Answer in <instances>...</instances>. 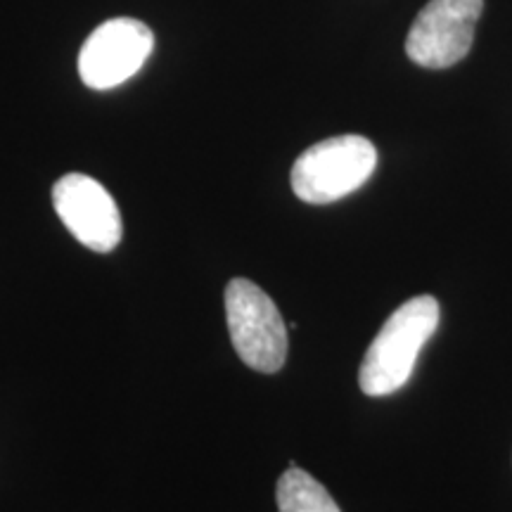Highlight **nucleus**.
<instances>
[{"instance_id":"1","label":"nucleus","mask_w":512,"mask_h":512,"mask_svg":"<svg viewBox=\"0 0 512 512\" xmlns=\"http://www.w3.org/2000/svg\"><path fill=\"white\" fill-rule=\"evenodd\" d=\"M439 325V302L430 294L401 304L377 332L361 363L358 384L368 396H389L411 380L422 347Z\"/></svg>"},{"instance_id":"2","label":"nucleus","mask_w":512,"mask_h":512,"mask_svg":"<svg viewBox=\"0 0 512 512\" xmlns=\"http://www.w3.org/2000/svg\"><path fill=\"white\" fill-rule=\"evenodd\" d=\"M377 150L363 136H337L302 152L292 166V190L306 204H332L373 176Z\"/></svg>"},{"instance_id":"3","label":"nucleus","mask_w":512,"mask_h":512,"mask_svg":"<svg viewBox=\"0 0 512 512\" xmlns=\"http://www.w3.org/2000/svg\"><path fill=\"white\" fill-rule=\"evenodd\" d=\"M226 320L230 342L242 363L259 373H278L287 358V328L278 306L247 278L226 287Z\"/></svg>"},{"instance_id":"4","label":"nucleus","mask_w":512,"mask_h":512,"mask_svg":"<svg viewBox=\"0 0 512 512\" xmlns=\"http://www.w3.org/2000/svg\"><path fill=\"white\" fill-rule=\"evenodd\" d=\"M484 0H430L415 17L406 38V53L425 69L458 64L475 43Z\"/></svg>"},{"instance_id":"5","label":"nucleus","mask_w":512,"mask_h":512,"mask_svg":"<svg viewBox=\"0 0 512 512\" xmlns=\"http://www.w3.org/2000/svg\"><path fill=\"white\" fill-rule=\"evenodd\" d=\"M155 48L147 24L131 17H117L100 24L88 36L79 55L81 81L93 91H110L136 76Z\"/></svg>"},{"instance_id":"6","label":"nucleus","mask_w":512,"mask_h":512,"mask_svg":"<svg viewBox=\"0 0 512 512\" xmlns=\"http://www.w3.org/2000/svg\"><path fill=\"white\" fill-rule=\"evenodd\" d=\"M53 204L69 233L93 252H112L124 235L117 202L105 185L86 174H67L55 183Z\"/></svg>"},{"instance_id":"7","label":"nucleus","mask_w":512,"mask_h":512,"mask_svg":"<svg viewBox=\"0 0 512 512\" xmlns=\"http://www.w3.org/2000/svg\"><path fill=\"white\" fill-rule=\"evenodd\" d=\"M275 501L278 512H342L328 489L297 465L278 479Z\"/></svg>"}]
</instances>
